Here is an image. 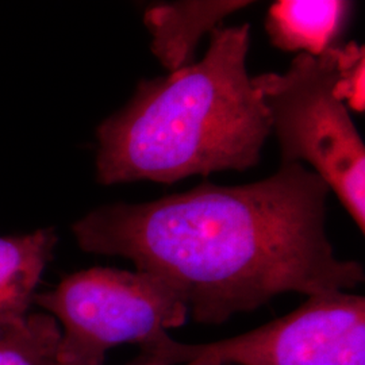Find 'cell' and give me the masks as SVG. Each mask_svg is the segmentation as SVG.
Listing matches in <instances>:
<instances>
[{
    "label": "cell",
    "mask_w": 365,
    "mask_h": 365,
    "mask_svg": "<svg viewBox=\"0 0 365 365\" xmlns=\"http://www.w3.org/2000/svg\"><path fill=\"white\" fill-rule=\"evenodd\" d=\"M337 45L321 56L300 53L284 73L252 78L271 118L282 164L307 163L365 232V148L339 99Z\"/></svg>",
    "instance_id": "cell-3"
},
{
    "label": "cell",
    "mask_w": 365,
    "mask_h": 365,
    "mask_svg": "<svg viewBox=\"0 0 365 365\" xmlns=\"http://www.w3.org/2000/svg\"><path fill=\"white\" fill-rule=\"evenodd\" d=\"M43 365H58L54 363V360L51 359V360H48L46 363ZM130 365H221L218 364V363H215V361H212V360H207V359H199V360H195V361H191V363H185V364H161V363H143V361H135L134 364Z\"/></svg>",
    "instance_id": "cell-11"
},
{
    "label": "cell",
    "mask_w": 365,
    "mask_h": 365,
    "mask_svg": "<svg viewBox=\"0 0 365 365\" xmlns=\"http://www.w3.org/2000/svg\"><path fill=\"white\" fill-rule=\"evenodd\" d=\"M329 187L303 164L260 182H203L144 203L95 210L73 225L84 252L120 256L153 274L197 324L221 325L277 295L349 291L360 262L341 260L327 235Z\"/></svg>",
    "instance_id": "cell-1"
},
{
    "label": "cell",
    "mask_w": 365,
    "mask_h": 365,
    "mask_svg": "<svg viewBox=\"0 0 365 365\" xmlns=\"http://www.w3.org/2000/svg\"><path fill=\"white\" fill-rule=\"evenodd\" d=\"M249 25L218 27L203 58L143 80L98 128V180L173 184L256 167L271 118L247 69Z\"/></svg>",
    "instance_id": "cell-2"
},
{
    "label": "cell",
    "mask_w": 365,
    "mask_h": 365,
    "mask_svg": "<svg viewBox=\"0 0 365 365\" xmlns=\"http://www.w3.org/2000/svg\"><path fill=\"white\" fill-rule=\"evenodd\" d=\"M34 300L61 325L53 359L58 365H103L110 349L126 344L141 349L185 325L190 315L156 276L115 268L69 274Z\"/></svg>",
    "instance_id": "cell-4"
},
{
    "label": "cell",
    "mask_w": 365,
    "mask_h": 365,
    "mask_svg": "<svg viewBox=\"0 0 365 365\" xmlns=\"http://www.w3.org/2000/svg\"><path fill=\"white\" fill-rule=\"evenodd\" d=\"M352 10L344 0H280L269 7L265 30L274 48L317 57L336 46Z\"/></svg>",
    "instance_id": "cell-7"
},
{
    "label": "cell",
    "mask_w": 365,
    "mask_h": 365,
    "mask_svg": "<svg viewBox=\"0 0 365 365\" xmlns=\"http://www.w3.org/2000/svg\"><path fill=\"white\" fill-rule=\"evenodd\" d=\"M339 78L336 91L339 99L356 113L365 110V51L363 45L349 42L337 45Z\"/></svg>",
    "instance_id": "cell-10"
},
{
    "label": "cell",
    "mask_w": 365,
    "mask_h": 365,
    "mask_svg": "<svg viewBox=\"0 0 365 365\" xmlns=\"http://www.w3.org/2000/svg\"><path fill=\"white\" fill-rule=\"evenodd\" d=\"M60 339V325L52 315L30 313L0 327V365H43L54 359Z\"/></svg>",
    "instance_id": "cell-9"
},
{
    "label": "cell",
    "mask_w": 365,
    "mask_h": 365,
    "mask_svg": "<svg viewBox=\"0 0 365 365\" xmlns=\"http://www.w3.org/2000/svg\"><path fill=\"white\" fill-rule=\"evenodd\" d=\"M252 1L185 0L153 4L144 14L152 36V53L168 72L191 66L199 41L218 29L222 21Z\"/></svg>",
    "instance_id": "cell-6"
},
{
    "label": "cell",
    "mask_w": 365,
    "mask_h": 365,
    "mask_svg": "<svg viewBox=\"0 0 365 365\" xmlns=\"http://www.w3.org/2000/svg\"><path fill=\"white\" fill-rule=\"evenodd\" d=\"M221 365H365V298L349 291L307 297L294 312L232 339L185 344L164 336L137 361Z\"/></svg>",
    "instance_id": "cell-5"
},
{
    "label": "cell",
    "mask_w": 365,
    "mask_h": 365,
    "mask_svg": "<svg viewBox=\"0 0 365 365\" xmlns=\"http://www.w3.org/2000/svg\"><path fill=\"white\" fill-rule=\"evenodd\" d=\"M56 242L52 229L0 237V327L19 322L30 314L36 288L52 260Z\"/></svg>",
    "instance_id": "cell-8"
}]
</instances>
